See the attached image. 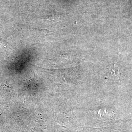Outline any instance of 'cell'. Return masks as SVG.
I'll list each match as a JSON object with an SVG mask.
<instances>
[{"label":"cell","mask_w":132,"mask_h":132,"mask_svg":"<svg viewBox=\"0 0 132 132\" xmlns=\"http://www.w3.org/2000/svg\"><path fill=\"white\" fill-rule=\"evenodd\" d=\"M63 15L61 13H53L43 16L41 20L51 23H55L62 21L63 19Z\"/></svg>","instance_id":"7a4b0ae2"},{"label":"cell","mask_w":132,"mask_h":132,"mask_svg":"<svg viewBox=\"0 0 132 132\" xmlns=\"http://www.w3.org/2000/svg\"></svg>","instance_id":"3957f363"},{"label":"cell","mask_w":132,"mask_h":132,"mask_svg":"<svg viewBox=\"0 0 132 132\" xmlns=\"http://www.w3.org/2000/svg\"><path fill=\"white\" fill-rule=\"evenodd\" d=\"M119 70L118 66L113 64L109 67L108 72L106 74V78L110 80H118L119 78Z\"/></svg>","instance_id":"6da1fadb"}]
</instances>
